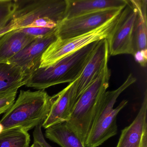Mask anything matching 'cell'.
Segmentation results:
<instances>
[{"instance_id":"e0dca14e","label":"cell","mask_w":147,"mask_h":147,"mask_svg":"<svg viewBox=\"0 0 147 147\" xmlns=\"http://www.w3.org/2000/svg\"><path fill=\"white\" fill-rule=\"evenodd\" d=\"M27 78L21 68L12 63H0V93L25 85Z\"/></svg>"},{"instance_id":"cb8c5ba5","label":"cell","mask_w":147,"mask_h":147,"mask_svg":"<svg viewBox=\"0 0 147 147\" xmlns=\"http://www.w3.org/2000/svg\"><path fill=\"white\" fill-rule=\"evenodd\" d=\"M133 56H134L136 61L139 63L141 67H146L147 62V49L136 51Z\"/></svg>"},{"instance_id":"7402d4cb","label":"cell","mask_w":147,"mask_h":147,"mask_svg":"<svg viewBox=\"0 0 147 147\" xmlns=\"http://www.w3.org/2000/svg\"><path fill=\"white\" fill-rule=\"evenodd\" d=\"M56 28L51 29L42 27H30L20 29L19 30L36 38H41L54 33L55 32Z\"/></svg>"},{"instance_id":"ac0fdd59","label":"cell","mask_w":147,"mask_h":147,"mask_svg":"<svg viewBox=\"0 0 147 147\" xmlns=\"http://www.w3.org/2000/svg\"><path fill=\"white\" fill-rule=\"evenodd\" d=\"M136 81V79L132 74H130L124 82L118 88L113 91H106L104 94L94 117L92 126L101 119L111 113L113 109V106L119 96L126 88L134 84Z\"/></svg>"},{"instance_id":"ffe728a7","label":"cell","mask_w":147,"mask_h":147,"mask_svg":"<svg viewBox=\"0 0 147 147\" xmlns=\"http://www.w3.org/2000/svg\"><path fill=\"white\" fill-rule=\"evenodd\" d=\"M14 9V0H0V31L11 20Z\"/></svg>"},{"instance_id":"9a60e30c","label":"cell","mask_w":147,"mask_h":147,"mask_svg":"<svg viewBox=\"0 0 147 147\" xmlns=\"http://www.w3.org/2000/svg\"><path fill=\"white\" fill-rule=\"evenodd\" d=\"M137 11L134 26L133 45L135 53L147 49V1L130 0Z\"/></svg>"},{"instance_id":"3957f363","label":"cell","mask_w":147,"mask_h":147,"mask_svg":"<svg viewBox=\"0 0 147 147\" xmlns=\"http://www.w3.org/2000/svg\"><path fill=\"white\" fill-rule=\"evenodd\" d=\"M51 105V96L45 90H21L17 100L4 114L0 123L4 130L19 127L28 132L42 124Z\"/></svg>"},{"instance_id":"7c38bea8","label":"cell","mask_w":147,"mask_h":147,"mask_svg":"<svg viewBox=\"0 0 147 147\" xmlns=\"http://www.w3.org/2000/svg\"><path fill=\"white\" fill-rule=\"evenodd\" d=\"M66 1L64 19L105 10L123 8L128 3L126 0H66Z\"/></svg>"},{"instance_id":"8992f818","label":"cell","mask_w":147,"mask_h":147,"mask_svg":"<svg viewBox=\"0 0 147 147\" xmlns=\"http://www.w3.org/2000/svg\"><path fill=\"white\" fill-rule=\"evenodd\" d=\"M136 16V8L128 1L115 27L107 38L109 55H134L133 33Z\"/></svg>"},{"instance_id":"5b68a950","label":"cell","mask_w":147,"mask_h":147,"mask_svg":"<svg viewBox=\"0 0 147 147\" xmlns=\"http://www.w3.org/2000/svg\"><path fill=\"white\" fill-rule=\"evenodd\" d=\"M120 13L97 29L86 34L68 39L57 38L50 45L43 54L39 68L51 66L64 57L88 45L107 39L117 24Z\"/></svg>"},{"instance_id":"44dd1931","label":"cell","mask_w":147,"mask_h":147,"mask_svg":"<svg viewBox=\"0 0 147 147\" xmlns=\"http://www.w3.org/2000/svg\"><path fill=\"white\" fill-rule=\"evenodd\" d=\"M18 88L0 93V115L5 113L15 101Z\"/></svg>"},{"instance_id":"277c9868","label":"cell","mask_w":147,"mask_h":147,"mask_svg":"<svg viewBox=\"0 0 147 147\" xmlns=\"http://www.w3.org/2000/svg\"><path fill=\"white\" fill-rule=\"evenodd\" d=\"M108 62L105 63L96 80L79 97L66 122L84 144L92 126L102 96L109 87L111 72Z\"/></svg>"},{"instance_id":"7a4b0ae2","label":"cell","mask_w":147,"mask_h":147,"mask_svg":"<svg viewBox=\"0 0 147 147\" xmlns=\"http://www.w3.org/2000/svg\"><path fill=\"white\" fill-rule=\"evenodd\" d=\"M99 42L69 54L51 66L38 68L28 78L25 86L45 90L55 85L74 81L80 76Z\"/></svg>"},{"instance_id":"d6986e66","label":"cell","mask_w":147,"mask_h":147,"mask_svg":"<svg viewBox=\"0 0 147 147\" xmlns=\"http://www.w3.org/2000/svg\"><path fill=\"white\" fill-rule=\"evenodd\" d=\"M30 136L19 127L4 130L0 134V147H29Z\"/></svg>"},{"instance_id":"6da1fadb","label":"cell","mask_w":147,"mask_h":147,"mask_svg":"<svg viewBox=\"0 0 147 147\" xmlns=\"http://www.w3.org/2000/svg\"><path fill=\"white\" fill-rule=\"evenodd\" d=\"M14 3L11 19L0 35L30 27L54 29L64 18L66 0H14Z\"/></svg>"},{"instance_id":"30bf717a","label":"cell","mask_w":147,"mask_h":147,"mask_svg":"<svg viewBox=\"0 0 147 147\" xmlns=\"http://www.w3.org/2000/svg\"><path fill=\"white\" fill-rule=\"evenodd\" d=\"M109 50L107 39L99 42L92 55L77 79L76 99L96 80L107 61H109Z\"/></svg>"},{"instance_id":"5bb4252c","label":"cell","mask_w":147,"mask_h":147,"mask_svg":"<svg viewBox=\"0 0 147 147\" xmlns=\"http://www.w3.org/2000/svg\"><path fill=\"white\" fill-rule=\"evenodd\" d=\"M37 38L19 30L11 31L0 36V63L9 60Z\"/></svg>"},{"instance_id":"4fadbf2b","label":"cell","mask_w":147,"mask_h":147,"mask_svg":"<svg viewBox=\"0 0 147 147\" xmlns=\"http://www.w3.org/2000/svg\"><path fill=\"white\" fill-rule=\"evenodd\" d=\"M147 91L136 117L129 126L121 131L116 147H141L142 137L147 129Z\"/></svg>"},{"instance_id":"603a6c76","label":"cell","mask_w":147,"mask_h":147,"mask_svg":"<svg viewBox=\"0 0 147 147\" xmlns=\"http://www.w3.org/2000/svg\"><path fill=\"white\" fill-rule=\"evenodd\" d=\"M42 124L36 126L33 131L34 141L38 142L42 147H52L45 140L42 130Z\"/></svg>"},{"instance_id":"2e32d148","label":"cell","mask_w":147,"mask_h":147,"mask_svg":"<svg viewBox=\"0 0 147 147\" xmlns=\"http://www.w3.org/2000/svg\"><path fill=\"white\" fill-rule=\"evenodd\" d=\"M45 136L61 147H86L80 137L69 128L66 122L46 129Z\"/></svg>"},{"instance_id":"52a82bcc","label":"cell","mask_w":147,"mask_h":147,"mask_svg":"<svg viewBox=\"0 0 147 147\" xmlns=\"http://www.w3.org/2000/svg\"><path fill=\"white\" fill-rule=\"evenodd\" d=\"M123 8L105 10L64 19L57 25L56 36L59 39H68L90 32L117 16Z\"/></svg>"},{"instance_id":"ba28073f","label":"cell","mask_w":147,"mask_h":147,"mask_svg":"<svg viewBox=\"0 0 147 147\" xmlns=\"http://www.w3.org/2000/svg\"><path fill=\"white\" fill-rule=\"evenodd\" d=\"M57 39L55 32L46 36L37 38L11 58L8 63L20 67L28 79L39 67L43 54Z\"/></svg>"},{"instance_id":"8fae6325","label":"cell","mask_w":147,"mask_h":147,"mask_svg":"<svg viewBox=\"0 0 147 147\" xmlns=\"http://www.w3.org/2000/svg\"><path fill=\"white\" fill-rule=\"evenodd\" d=\"M128 102L126 100H122L116 108L92 127L85 142L86 147H98L117 134V116Z\"/></svg>"},{"instance_id":"d4e9b609","label":"cell","mask_w":147,"mask_h":147,"mask_svg":"<svg viewBox=\"0 0 147 147\" xmlns=\"http://www.w3.org/2000/svg\"><path fill=\"white\" fill-rule=\"evenodd\" d=\"M30 147H42L40 144L36 141H34V143Z\"/></svg>"},{"instance_id":"9c48e42d","label":"cell","mask_w":147,"mask_h":147,"mask_svg":"<svg viewBox=\"0 0 147 147\" xmlns=\"http://www.w3.org/2000/svg\"><path fill=\"white\" fill-rule=\"evenodd\" d=\"M76 82L77 80L69 83L58 93L51 96L50 110L42 127L46 129L68 120L76 101Z\"/></svg>"},{"instance_id":"484cf974","label":"cell","mask_w":147,"mask_h":147,"mask_svg":"<svg viewBox=\"0 0 147 147\" xmlns=\"http://www.w3.org/2000/svg\"><path fill=\"white\" fill-rule=\"evenodd\" d=\"M4 130V128L3 125L0 123V134H1L3 131Z\"/></svg>"}]
</instances>
